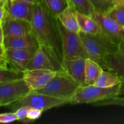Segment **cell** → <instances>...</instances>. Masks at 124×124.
<instances>
[{
    "instance_id": "6da1fadb",
    "label": "cell",
    "mask_w": 124,
    "mask_h": 124,
    "mask_svg": "<svg viewBox=\"0 0 124 124\" xmlns=\"http://www.w3.org/2000/svg\"><path fill=\"white\" fill-rule=\"evenodd\" d=\"M31 23L33 33L40 46L53 48L64 58L58 18L51 13L44 2L35 5Z\"/></svg>"
},
{
    "instance_id": "7a4b0ae2",
    "label": "cell",
    "mask_w": 124,
    "mask_h": 124,
    "mask_svg": "<svg viewBox=\"0 0 124 124\" xmlns=\"http://www.w3.org/2000/svg\"><path fill=\"white\" fill-rule=\"evenodd\" d=\"M79 34L89 58L96 62L105 70V57L115 53L121 42L102 31L96 34L79 31Z\"/></svg>"
},
{
    "instance_id": "3957f363",
    "label": "cell",
    "mask_w": 124,
    "mask_h": 124,
    "mask_svg": "<svg viewBox=\"0 0 124 124\" xmlns=\"http://www.w3.org/2000/svg\"><path fill=\"white\" fill-rule=\"evenodd\" d=\"M79 86V85L64 71L56 72L44 87L31 92L56 98H71Z\"/></svg>"
},
{
    "instance_id": "277c9868",
    "label": "cell",
    "mask_w": 124,
    "mask_h": 124,
    "mask_svg": "<svg viewBox=\"0 0 124 124\" xmlns=\"http://www.w3.org/2000/svg\"><path fill=\"white\" fill-rule=\"evenodd\" d=\"M120 84L103 88L94 85H79L71 96L70 104H94L97 102L119 96Z\"/></svg>"
},
{
    "instance_id": "5b68a950",
    "label": "cell",
    "mask_w": 124,
    "mask_h": 124,
    "mask_svg": "<svg viewBox=\"0 0 124 124\" xmlns=\"http://www.w3.org/2000/svg\"><path fill=\"white\" fill-rule=\"evenodd\" d=\"M71 98H61L47 94L30 92L25 96L10 105L13 111L21 107H29L39 109L42 111L70 104Z\"/></svg>"
},
{
    "instance_id": "8992f818",
    "label": "cell",
    "mask_w": 124,
    "mask_h": 124,
    "mask_svg": "<svg viewBox=\"0 0 124 124\" xmlns=\"http://www.w3.org/2000/svg\"><path fill=\"white\" fill-rule=\"evenodd\" d=\"M27 69H41L55 72L64 71V58L53 48L40 46Z\"/></svg>"
},
{
    "instance_id": "52a82bcc",
    "label": "cell",
    "mask_w": 124,
    "mask_h": 124,
    "mask_svg": "<svg viewBox=\"0 0 124 124\" xmlns=\"http://www.w3.org/2000/svg\"><path fill=\"white\" fill-rule=\"evenodd\" d=\"M58 24L61 35L64 59L76 58H89L79 33L68 30L59 20Z\"/></svg>"
},
{
    "instance_id": "ba28073f",
    "label": "cell",
    "mask_w": 124,
    "mask_h": 124,
    "mask_svg": "<svg viewBox=\"0 0 124 124\" xmlns=\"http://www.w3.org/2000/svg\"><path fill=\"white\" fill-rule=\"evenodd\" d=\"M31 90L23 79L0 83V105L9 107L29 94Z\"/></svg>"
},
{
    "instance_id": "9c48e42d",
    "label": "cell",
    "mask_w": 124,
    "mask_h": 124,
    "mask_svg": "<svg viewBox=\"0 0 124 124\" xmlns=\"http://www.w3.org/2000/svg\"><path fill=\"white\" fill-rule=\"evenodd\" d=\"M0 30L4 37H19L33 32L31 22L12 18L8 15L0 23Z\"/></svg>"
},
{
    "instance_id": "30bf717a",
    "label": "cell",
    "mask_w": 124,
    "mask_h": 124,
    "mask_svg": "<svg viewBox=\"0 0 124 124\" xmlns=\"http://www.w3.org/2000/svg\"><path fill=\"white\" fill-rule=\"evenodd\" d=\"M56 72L41 69H27L24 71L23 79L31 91L44 87L54 76Z\"/></svg>"
},
{
    "instance_id": "8fae6325",
    "label": "cell",
    "mask_w": 124,
    "mask_h": 124,
    "mask_svg": "<svg viewBox=\"0 0 124 124\" xmlns=\"http://www.w3.org/2000/svg\"><path fill=\"white\" fill-rule=\"evenodd\" d=\"M100 25L102 31L117 41H124V27L113 20L106 13L94 12L91 16Z\"/></svg>"
},
{
    "instance_id": "7c38bea8",
    "label": "cell",
    "mask_w": 124,
    "mask_h": 124,
    "mask_svg": "<svg viewBox=\"0 0 124 124\" xmlns=\"http://www.w3.org/2000/svg\"><path fill=\"white\" fill-rule=\"evenodd\" d=\"M4 43L6 49L23 50L34 54L40 46L38 41L33 32L19 37H4Z\"/></svg>"
},
{
    "instance_id": "4fadbf2b",
    "label": "cell",
    "mask_w": 124,
    "mask_h": 124,
    "mask_svg": "<svg viewBox=\"0 0 124 124\" xmlns=\"http://www.w3.org/2000/svg\"><path fill=\"white\" fill-rule=\"evenodd\" d=\"M35 5L19 0H8L6 6L7 15L17 19L31 22L34 14Z\"/></svg>"
},
{
    "instance_id": "5bb4252c",
    "label": "cell",
    "mask_w": 124,
    "mask_h": 124,
    "mask_svg": "<svg viewBox=\"0 0 124 124\" xmlns=\"http://www.w3.org/2000/svg\"><path fill=\"white\" fill-rule=\"evenodd\" d=\"M6 55L8 67L24 71L27 69L35 54L23 50L8 48L6 49Z\"/></svg>"
},
{
    "instance_id": "9a60e30c",
    "label": "cell",
    "mask_w": 124,
    "mask_h": 124,
    "mask_svg": "<svg viewBox=\"0 0 124 124\" xmlns=\"http://www.w3.org/2000/svg\"><path fill=\"white\" fill-rule=\"evenodd\" d=\"M85 61L82 58L64 59L65 71L79 85H87L85 79Z\"/></svg>"
},
{
    "instance_id": "2e32d148",
    "label": "cell",
    "mask_w": 124,
    "mask_h": 124,
    "mask_svg": "<svg viewBox=\"0 0 124 124\" xmlns=\"http://www.w3.org/2000/svg\"><path fill=\"white\" fill-rule=\"evenodd\" d=\"M105 70L112 71L121 80L124 78V41H121L117 50L105 57Z\"/></svg>"
},
{
    "instance_id": "e0dca14e",
    "label": "cell",
    "mask_w": 124,
    "mask_h": 124,
    "mask_svg": "<svg viewBox=\"0 0 124 124\" xmlns=\"http://www.w3.org/2000/svg\"><path fill=\"white\" fill-rule=\"evenodd\" d=\"M77 12L78 11L73 6L69 5V6L58 16V19L68 30L79 33L80 29L78 22Z\"/></svg>"
},
{
    "instance_id": "ac0fdd59",
    "label": "cell",
    "mask_w": 124,
    "mask_h": 124,
    "mask_svg": "<svg viewBox=\"0 0 124 124\" xmlns=\"http://www.w3.org/2000/svg\"><path fill=\"white\" fill-rule=\"evenodd\" d=\"M77 18L80 31L88 34H96L102 31L100 25L91 16L78 12Z\"/></svg>"
},
{
    "instance_id": "d6986e66",
    "label": "cell",
    "mask_w": 124,
    "mask_h": 124,
    "mask_svg": "<svg viewBox=\"0 0 124 124\" xmlns=\"http://www.w3.org/2000/svg\"><path fill=\"white\" fill-rule=\"evenodd\" d=\"M104 69L99 64L90 58L85 61V79L86 85H94Z\"/></svg>"
},
{
    "instance_id": "ffe728a7",
    "label": "cell",
    "mask_w": 124,
    "mask_h": 124,
    "mask_svg": "<svg viewBox=\"0 0 124 124\" xmlns=\"http://www.w3.org/2000/svg\"><path fill=\"white\" fill-rule=\"evenodd\" d=\"M121 82V79L117 75L112 71L108 70L105 71L104 70L96 81L94 85L103 88H107L120 84Z\"/></svg>"
},
{
    "instance_id": "44dd1931",
    "label": "cell",
    "mask_w": 124,
    "mask_h": 124,
    "mask_svg": "<svg viewBox=\"0 0 124 124\" xmlns=\"http://www.w3.org/2000/svg\"><path fill=\"white\" fill-rule=\"evenodd\" d=\"M24 78V71L7 67L0 68V83L11 82L22 79Z\"/></svg>"
},
{
    "instance_id": "7402d4cb",
    "label": "cell",
    "mask_w": 124,
    "mask_h": 124,
    "mask_svg": "<svg viewBox=\"0 0 124 124\" xmlns=\"http://www.w3.org/2000/svg\"><path fill=\"white\" fill-rule=\"evenodd\" d=\"M69 5L73 6L78 12L92 16L95 12L90 0H67Z\"/></svg>"
},
{
    "instance_id": "603a6c76",
    "label": "cell",
    "mask_w": 124,
    "mask_h": 124,
    "mask_svg": "<svg viewBox=\"0 0 124 124\" xmlns=\"http://www.w3.org/2000/svg\"><path fill=\"white\" fill-rule=\"evenodd\" d=\"M43 2L51 13L57 18L69 5L67 0H43Z\"/></svg>"
},
{
    "instance_id": "cb8c5ba5",
    "label": "cell",
    "mask_w": 124,
    "mask_h": 124,
    "mask_svg": "<svg viewBox=\"0 0 124 124\" xmlns=\"http://www.w3.org/2000/svg\"><path fill=\"white\" fill-rule=\"evenodd\" d=\"M116 0H90L95 12L107 13L111 8L115 6Z\"/></svg>"
},
{
    "instance_id": "d4e9b609",
    "label": "cell",
    "mask_w": 124,
    "mask_h": 124,
    "mask_svg": "<svg viewBox=\"0 0 124 124\" xmlns=\"http://www.w3.org/2000/svg\"><path fill=\"white\" fill-rule=\"evenodd\" d=\"M110 18L124 27V6H115L106 13Z\"/></svg>"
},
{
    "instance_id": "484cf974",
    "label": "cell",
    "mask_w": 124,
    "mask_h": 124,
    "mask_svg": "<svg viewBox=\"0 0 124 124\" xmlns=\"http://www.w3.org/2000/svg\"><path fill=\"white\" fill-rule=\"evenodd\" d=\"M94 106H107V105H118L124 107V97H119V96L104 99L103 101L97 102L93 104Z\"/></svg>"
},
{
    "instance_id": "4316f807",
    "label": "cell",
    "mask_w": 124,
    "mask_h": 124,
    "mask_svg": "<svg viewBox=\"0 0 124 124\" xmlns=\"http://www.w3.org/2000/svg\"><path fill=\"white\" fill-rule=\"evenodd\" d=\"M43 111L39 109L33 107H29L28 110L27 115V122L30 121H35V120L38 119L41 117Z\"/></svg>"
},
{
    "instance_id": "83f0119b",
    "label": "cell",
    "mask_w": 124,
    "mask_h": 124,
    "mask_svg": "<svg viewBox=\"0 0 124 124\" xmlns=\"http://www.w3.org/2000/svg\"><path fill=\"white\" fill-rule=\"evenodd\" d=\"M29 107H21L14 111L17 117V121H23V122H27V115Z\"/></svg>"
},
{
    "instance_id": "f1b7e54d",
    "label": "cell",
    "mask_w": 124,
    "mask_h": 124,
    "mask_svg": "<svg viewBox=\"0 0 124 124\" xmlns=\"http://www.w3.org/2000/svg\"><path fill=\"white\" fill-rule=\"evenodd\" d=\"M17 121V117L15 112L5 113L0 115V122L1 124H10Z\"/></svg>"
},
{
    "instance_id": "f546056e",
    "label": "cell",
    "mask_w": 124,
    "mask_h": 124,
    "mask_svg": "<svg viewBox=\"0 0 124 124\" xmlns=\"http://www.w3.org/2000/svg\"><path fill=\"white\" fill-rule=\"evenodd\" d=\"M124 95V78L121 80V82L120 83L119 91V96Z\"/></svg>"
},
{
    "instance_id": "4dcf8cb0",
    "label": "cell",
    "mask_w": 124,
    "mask_h": 124,
    "mask_svg": "<svg viewBox=\"0 0 124 124\" xmlns=\"http://www.w3.org/2000/svg\"><path fill=\"white\" fill-rule=\"evenodd\" d=\"M19 1H24V2H29V3L33 4L34 5L43 2V0H19Z\"/></svg>"
},
{
    "instance_id": "1f68e13d",
    "label": "cell",
    "mask_w": 124,
    "mask_h": 124,
    "mask_svg": "<svg viewBox=\"0 0 124 124\" xmlns=\"http://www.w3.org/2000/svg\"><path fill=\"white\" fill-rule=\"evenodd\" d=\"M124 5V0H116L115 2V6Z\"/></svg>"
},
{
    "instance_id": "d6a6232c",
    "label": "cell",
    "mask_w": 124,
    "mask_h": 124,
    "mask_svg": "<svg viewBox=\"0 0 124 124\" xmlns=\"http://www.w3.org/2000/svg\"><path fill=\"white\" fill-rule=\"evenodd\" d=\"M10 1H13V0H10Z\"/></svg>"
},
{
    "instance_id": "836d02e7",
    "label": "cell",
    "mask_w": 124,
    "mask_h": 124,
    "mask_svg": "<svg viewBox=\"0 0 124 124\" xmlns=\"http://www.w3.org/2000/svg\"></svg>"
}]
</instances>
